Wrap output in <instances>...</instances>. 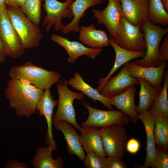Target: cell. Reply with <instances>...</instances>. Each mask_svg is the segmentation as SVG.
Here are the masks:
<instances>
[{
	"mask_svg": "<svg viewBox=\"0 0 168 168\" xmlns=\"http://www.w3.org/2000/svg\"><path fill=\"white\" fill-rule=\"evenodd\" d=\"M122 15L131 24L137 26L148 19L149 0H120Z\"/></svg>",
	"mask_w": 168,
	"mask_h": 168,
	"instance_id": "obj_17",
	"label": "cell"
},
{
	"mask_svg": "<svg viewBox=\"0 0 168 168\" xmlns=\"http://www.w3.org/2000/svg\"><path fill=\"white\" fill-rule=\"evenodd\" d=\"M58 102V100H55L53 99L50 89L48 88L44 91L36 108V111L39 113L40 116H43L46 120L47 129L45 141L53 151L57 150V147L52 132L53 113Z\"/></svg>",
	"mask_w": 168,
	"mask_h": 168,
	"instance_id": "obj_13",
	"label": "cell"
},
{
	"mask_svg": "<svg viewBox=\"0 0 168 168\" xmlns=\"http://www.w3.org/2000/svg\"><path fill=\"white\" fill-rule=\"evenodd\" d=\"M74 0H66L63 2L57 0H43L44 2L43 7L47 15L44 16L42 24L46 25L45 29L47 32L53 25L54 29L57 31L63 28L64 26L62 22V19L73 16L71 5Z\"/></svg>",
	"mask_w": 168,
	"mask_h": 168,
	"instance_id": "obj_10",
	"label": "cell"
},
{
	"mask_svg": "<svg viewBox=\"0 0 168 168\" xmlns=\"http://www.w3.org/2000/svg\"><path fill=\"white\" fill-rule=\"evenodd\" d=\"M50 39L65 49L68 55V61L72 64L75 63L78 57L83 55L94 59L102 51V49L87 47L79 42L69 40L57 35H52Z\"/></svg>",
	"mask_w": 168,
	"mask_h": 168,
	"instance_id": "obj_14",
	"label": "cell"
},
{
	"mask_svg": "<svg viewBox=\"0 0 168 168\" xmlns=\"http://www.w3.org/2000/svg\"><path fill=\"white\" fill-rule=\"evenodd\" d=\"M56 84L58 100L56 113L53 116V122L67 121L79 131L81 126L77 121L73 102L75 99L81 100L84 99L85 94L70 90L68 87V81L65 79Z\"/></svg>",
	"mask_w": 168,
	"mask_h": 168,
	"instance_id": "obj_5",
	"label": "cell"
},
{
	"mask_svg": "<svg viewBox=\"0 0 168 168\" xmlns=\"http://www.w3.org/2000/svg\"><path fill=\"white\" fill-rule=\"evenodd\" d=\"M103 2V0H75L71 5L73 18L69 23L64 26L61 30V32L64 34H68L71 32H79V21L85 15V11L90 7Z\"/></svg>",
	"mask_w": 168,
	"mask_h": 168,
	"instance_id": "obj_23",
	"label": "cell"
},
{
	"mask_svg": "<svg viewBox=\"0 0 168 168\" xmlns=\"http://www.w3.org/2000/svg\"><path fill=\"white\" fill-rule=\"evenodd\" d=\"M42 1L43 0H26L24 5L20 8L27 17L38 26L41 20Z\"/></svg>",
	"mask_w": 168,
	"mask_h": 168,
	"instance_id": "obj_30",
	"label": "cell"
},
{
	"mask_svg": "<svg viewBox=\"0 0 168 168\" xmlns=\"http://www.w3.org/2000/svg\"><path fill=\"white\" fill-rule=\"evenodd\" d=\"M83 161L87 168H106V156H100L93 152H86Z\"/></svg>",
	"mask_w": 168,
	"mask_h": 168,
	"instance_id": "obj_31",
	"label": "cell"
},
{
	"mask_svg": "<svg viewBox=\"0 0 168 168\" xmlns=\"http://www.w3.org/2000/svg\"><path fill=\"white\" fill-rule=\"evenodd\" d=\"M44 90L21 79L11 78L4 91L10 107L21 117L29 118L36 112L37 104Z\"/></svg>",
	"mask_w": 168,
	"mask_h": 168,
	"instance_id": "obj_1",
	"label": "cell"
},
{
	"mask_svg": "<svg viewBox=\"0 0 168 168\" xmlns=\"http://www.w3.org/2000/svg\"><path fill=\"white\" fill-rule=\"evenodd\" d=\"M53 151L49 146L47 147H39L31 159V165L34 168H63L65 164L64 159L59 155L54 159L52 156Z\"/></svg>",
	"mask_w": 168,
	"mask_h": 168,
	"instance_id": "obj_25",
	"label": "cell"
},
{
	"mask_svg": "<svg viewBox=\"0 0 168 168\" xmlns=\"http://www.w3.org/2000/svg\"><path fill=\"white\" fill-rule=\"evenodd\" d=\"M7 8L0 11V37L7 56L15 59L22 56L25 49L12 24Z\"/></svg>",
	"mask_w": 168,
	"mask_h": 168,
	"instance_id": "obj_7",
	"label": "cell"
},
{
	"mask_svg": "<svg viewBox=\"0 0 168 168\" xmlns=\"http://www.w3.org/2000/svg\"><path fill=\"white\" fill-rule=\"evenodd\" d=\"M154 134L158 147L167 152L168 148V117L155 115Z\"/></svg>",
	"mask_w": 168,
	"mask_h": 168,
	"instance_id": "obj_28",
	"label": "cell"
},
{
	"mask_svg": "<svg viewBox=\"0 0 168 168\" xmlns=\"http://www.w3.org/2000/svg\"><path fill=\"white\" fill-rule=\"evenodd\" d=\"M148 20L152 23L161 24L164 26L168 25V14L163 6L161 0H149Z\"/></svg>",
	"mask_w": 168,
	"mask_h": 168,
	"instance_id": "obj_29",
	"label": "cell"
},
{
	"mask_svg": "<svg viewBox=\"0 0 168 168\" xmlns=\"http://www.w3.org/2000/svg\"><path fill=\"white\" fill-rule=\"evenodd\" d=\"M163 6L166 11L168 12V0H161Z\"/></svg>",
	"mask_w": 168,
	"mask_h": 168,
	"instance_id": "obj_40",
	"label": "cell"
},
{
	"mask_svg": "<svg viewBox=\"0 0 168 168\" xmlns=\"http://www.w3.org/2000/svg\"><path fill=\"white\" fill-rule=\"evenodd\" d=\"M144 35L146 51L144 57L134 63L144 67H157L162 63L159 55L160 45L163 37L168 32L167 27L163 28L152 23L148 19L142 23Z\"/></svg>",
	"mask_w": 168,
	"mask_h": 168,
	"instance_id": "obj_3",
	"label": "cell"
},
{
	"mask_svg": "<svg viewBox=\"0 0 168 168\" xmlns=\"http://www.w3.org/2000/svg\"><path fill=\"white\" fill-rule=\"evenodd\" d=\"M126 64L128 73L132 77L144 79L154 87L161 89L167 61L162 62L157 67H144L133 62H128Z\"/></svg>",
	"mask_w": 168,
	"mask_h": 168,
	"instance_id": "obj_12",
	"label": "cell"
},
{
	"mask_svg": "<svg viewBox=\"0 0 168 168\" xmlns=\"http://www.w3.org/2000/svg\"><path fill=\"white\" fill-rule=\"evenodd\" d=\"M140 144L139 141L132 138L129 139L126 142L125 148L127 151L132 154L137 153L139 151Z\"/></svg>",
	"mask_w": 168,
	"mask_h": 168,
	"instance_id": "obj_34",
	"label": "cell"
},
{
	"mask_svg": "<svg viewBox=\"0 0 168 168\" xmlns=\"http://www.w3.org/2000/svg\"><path fill=\"white\" fill-rule=\"evenodd\" d=\"M5 167L6 168H28L29 167L26 163L20 162L13 159L9 160L6 162Z\"/></svg>",
	"mask_w": 168,
	"mask_h": 168,
	"instance_id": "obj_36",
	"label": "cell"
},
{
	"mask_svg": "<svg viewBox=\"0 0 168 168\" xmlns=\"http://www.w3.org/2000/svg\"><path fill=\"white\" fill-rule=\"evenodd\" d=\"M139 84L138 79L132 77L129 74L125 63L117 74L108 80L100 93L110 98L122 93L131 86Z\"/></svg>",
	"mask_w": 168,
	"mask_h": 168,
	"instance_id": "obj_15",
	"label": "cell"
},
{
	"mask_svg": "<svg viewBox=\"0 0 168 168\" xmlns=\"http://www.w3.org/2000/svg\"><path fill=\"white\" fill-rule=\"evenodd\" d=\"M7 10L24 49L38 46L43 36L38 26L34 24L20 8L8 7Z\"/></svg>",
	"mask_w": 168,
	"mask_h": 168,
	"instance_id": "obj_4",
	"label": "cell"
},
{
	"mask_svg": "<svg viewBox=\"0 0 168 168\" xmlns=\"http://www.w3.org/2000/svg\"><path fill=\"white\" fill-rule=\"evenodd\" d=\"M68 83L75 89L86 95L94 101H98L110 110H113V105L109 98L102 95L97 89L94 88L86 83L78 72H76L73 77L68 81Z\"/></svg>",
	"mask_w": 168,
	"mask_h": 168,
	"instance_id": "obj_24",
	"label": "cell"
},
{
	"mask_svg": "<svg viewBox=\"0 0 168 168\" xmlns=\"http://www.w3.org/2000/svg\"><path fill=\"white\" fill-rule=\"evenodd\" d=\"M80 30L79 40L87 46L102 49L110 44L109 38L106 32L103 30L96 29L94 24H91L88 26H82Z\"/></svg>",
	"mask_w": 168,
	"mask_h": 168,
	"instance_id": "obj_22",
	"label": "cell"
},
{
	"mask_svg": "<svg viewBox=\"0 0 168 168\" xmlns=\"http://www.w3.org/2000/svg\"><path fill=\"white\" fill-rule=\"evenodd\" d=\"M11 78L26 81L37 88L43 90L50 88L57 84L61 75L54 71L48 70L35 65L31 61L12 67L8 73Z\"/></svg>",
	"mask_w": 168,
	"mask_h": 168,
	"instance_id": "obj_2",
	"label": "cell"
},
{
	"mask_svg": "<svg viewBox=\"0 0 168 168\" xmlns=\"http://www.w3.org/2000/svg\"><path fill=\"white\" fill-rule=\"evenodd\" d=\"M100 132L106 156L122 159L128 138L124 126L111 125L101 128Z\"/></svg>",
	"mask_w": 168,
	"mask_h": 168,
	"instance_id": "obj_9",
	"label": "cell"
},
{
	"mask_svg": "<svg viewBox=\"0 0 168 168\" xmlns=\"http://www.w3.org/2000/svg\"><path fill=\"white\" fill-rule=\"evenodd\" d=\"M106 157V168H127V165L122 159L113 156Z\"/></svg>",
	"mask_w": 168,
	"mask_h": 168,
	"instance_id": "obj_33",
	"label": "cell"
},
{
	"mask_svg": "<svg viewBox=\"0 0 168 168\" xmlns=\"http://www.w3.org/2000/svg\"><path fill=\"white\" fill-rule=\"evenodd\" d=\"M138 119L142 121L144 126L147 137L146 156L142 168H154L156 148L154 134L155 115L148 110L139 114Z\"/></svg>",
	"mask_w": 168,
	"mask_h": 168,
	"instance_id": "obj_18",
	"label": "cell"
},
{
	"mask_svg": "<svg viewBox=\"0 0 168 168\" xmlns=\"http://www.w3.org/2000/svg\"><path fill=\"white\" fill-rule=\"evenodd\" d=\"M7 54L2 45L0 37V63H3L6 61Z\"/></svg>",
	"mask_w": 168,
	"mask_h": 168,
	"instance_id": "obj_38",
	"label": "cell"
},
{
	"mask_svg": "<svg viewBox=\"0 0 168 168\" xmlns=\"http://www.w3.org/2000/svg\"><path fill=\"white\" fill-rule=\"evenodd\" d=\"M6 0H0V11L7 8L6 5Z\"/></svg>",
	"mask_w": 168,
	"mask_h": 168,
	"instance_id": "obj_39",
	"label": "cell"
},
{
	"mask_svg": "<svg viewBox=\"0 0 168 168\" xmlns=\"http://www.w3.org/2000/svg\"><path fill=\"white\" fill-rule=\"evenodd\" d=\"M140 85L139 103L136 107L138 114L148 110L161 90L152 86L149 82L141 78L138 79Z\"/></svg>",
	"mask_w": 168,
	"mask_h": 168,
	"instance_id": "obj_26",
	"label": "cell"
},
{
	"mask_svg": "<svg viewBox=\"0 0 168 168\" xmlns=\"http://www.w3.org/2000/svg\"><path fill=\"white\" fill-rule=\"evenodd\" d=\"M56 129L61 132L67 144V149L70 155H75L79 159L84 161L86 157L84 150L81 143L79 135L73 126L68 122L63 120L53 122Z\"/></svg>",
	"mask_w": 168,
	"mask_h": 168,
	"instance_id": "obj_19",
	"label": "cell"
},
{
	"mask_svg": "<svg viewBox=\"0 0 168 168\" xmlns=\"http://www.w3.org/2000/svg\"><path fill=\"white\" fill-rule=\"evenodd\" d=\"M94 16L99 24H104L113 38L115 36L122 16L120 0H108L107 7L104 9L93 10Z\"/></svg>",
	"mask_w": 168,
	"mask_h": 168,
	"instance_id": "obj_11",
	"label": "cell"
},
{
	"mask_svg": "<svg viewBox=\"0 0 168 168\" xmlns=\"http://www.w3.org/2000/svg\"><path fill=\"white\" fill-rule=\"evenodd\" d=\"M26 0H6V5L7 7L20 8L24 4Z\"/></svg>",
	"mask_w": 168,
	"mask_h": 168,
	"instance_id": "obj_37",
	"label": "cell"
},
{
	"mask_svg": "<svg viewBox=\"0 0 168 168\" xmlns=\"http://www.w3.org/2000/svg\"><path fill=\"white\" fill-rule=\"evenodd\" d=\"M80 141L84 150L91 151L102 156H106L104 148L100 129L96 128L81 126Z\"/></svg>",
	"mask_w": 168,
	"mask_h": 168,
	"instance_id": "obj_21",
	"label": "cell"
},
{
	"mask_svg": "<svg viewBox=\"0 0 168 168\" xmlns=\"http://www.w3.org/2000/svg\"><path fill=\"white\" fill-rule=\"evenodd\" d=\"M136 88L132 86L122 93L109 98L112 105L124 112L135 124L138 120V114L135 103Z\"/></svg>",
	"mask_w": 168,
	"mask_h": 168,
	"instance_id": "obj_20",
	"label": "cell"
},
{
	"mask_svg": "<svg viewBox=\"0 0 168 168\" xmlns=\"http://www.w3.org/2000/svg\"><path fill=\"white\" fill-rule=\"evenodd\" d=\"M83 105L88 110V116L86 120L81 124L82 126L101 128L117 124L124 127L130 122L129 117L121 111L98 109L92 107L86 102H83Z\"/></svg>",
	"mask_w": 168,
	"mask_h": 168,
	"instance_id": "obj_8",
	"label": "cell"
},
{
	"mask_svg": "<svg viewBox=\"0 0 168 168\" xmlns=\"http://www.w3.org/2000/svg\"><path fill=\"white\" fill-rule=\"evenodd\" d=\"M163 86L148 111L155 115L168 117V71L165 72Z\"/></svg>",
	"mask_w": 168,
	"mask_h": 168,
	"instance_id": "obj_27",
	"label": "cell"
},
{
	"mask_svg": "<svg viewBox=\"0 0 168 168\" xmlns=\"http://www.w3.org/2000/svg\"><path fill=\"white\" fill-rule=\"evenodd\" d=\"M109 38L110 44L115 52V58L114 65L109 73L105 77L100 79L98 81L99 86L96 89L100 93L107 81L119 68L132 60L143 58L146 53L145 50L135 52L126 49L117 44L111 35Z\"/></svg>",
	"mask_w": 168,
	"mask_h": 168,
	"instance_id": "obj_16",
	"label": "cell"
},
{
	"mask_svg": "<svg viewBox=\"0 0 168 168\" xmlns=\"http://www.w3.org/2000/svg\"><path fill=\"white\" fill-rule=\"evenodd\" d=\"M141 24L134 26L122 16L120 22L113 39L122 47L138 52L145 50L146 45L144 33L140 30Z\"/></svg>",
	"mask_w": 168,
	"mask_h": 168,
	"instance_id": "obj_6",
	"label": "cell"
},
{
	"mask_svg": "<svg viewBox=\"0 0 168 168\" xmlns=\"http://www.w3.org/2000/svg\"><path fill=\"white\" fill-rule=\"evenodd\" d=\"M168 155L159 147L156 148L154 168H168Z\"/></svg>",
	"mask_w": 168,
	"mask_h": 168,
	"instance_id": "obj_32",
	"label": "cell"
},
{
	"mask_svg": "<svg viewBox=\"0 0 168 168\" xmlns=\"http://www.w3.org/2000/svg\"><path fill=\"white\" fill-rule=\"evenodd\" d=\"M159 55L161 63L168 60V36L165 37L159 48Z\"/></svg>",
	"mask_w": 168,
	"mask_h": 168,
	"instance_id": "obj_35",
	"label": "cell"
}]
</instances>
